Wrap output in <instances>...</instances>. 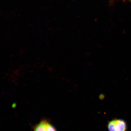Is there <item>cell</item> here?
Masks as SVG:
<instances>
[{
	"mask_svg": "<svg viewBox=\"0 0 131 131\" xmlns=\"http://www.w3.org/2000/svg\"><path fill=\"white\" fill-rule=\"evenodd\" d=\"M107 128L109 131H127V124L123 119H114L109 122Z\"/></svg>",
	"mask_w": 131,
	"mask_h": 131,
	"instance_id": "6da1fadb",
	"label": "cell"
},
{
	"mask_svg": "<svg viewBox=\"0 0 131 131\" xmlns=\"http://www.w3.org/2000/svg\"><path fill=\"white\" fill-rule=\"evenodd\" d=\"M32 131H57L56 129L48 119H42L34 126Z\"/></svg>",
	"mask_w": 131,
	"mask_h": 131,
	"instance_id": "7a4b0ae2",
	"label": "cell"
}]
</instances>
